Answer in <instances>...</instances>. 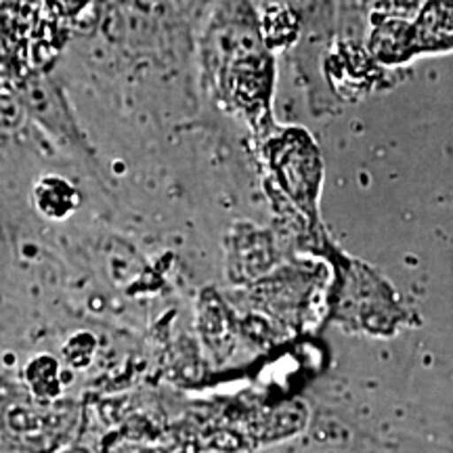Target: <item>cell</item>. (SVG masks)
Instances as JSON below:
<instances>
[{
  "label": "cell",
  "mask_w": 453,
  "mask_h": 453,
  "mask_svg": "<svg viewBox=\"0 0 453 453\" xmlns=\"http://www.w3.org/2000/svg\"><path fill=\"white\" fill-rule=\"evenodd\" d=\"M413 36L420 47H445L453 41V0H424Z\"/></svg>",
  "instance_id": "obj_1"
},
{
  "label": "cell",
  "mask_w": 453,
  "mask_h": 453,
  "mask_svg": "<svg viewBox=\"0 0 453 453\" xmlns=\"http://www.w3.org/2000/svg\"><path fill=\"white\" fill-rule=\"evenodd\" d=\"M254 3H277L294 11L303 21V34L307 36H326L338 15L340 0H254Z\"/></svg>",
  "instance_id": "obj_2"
}]
</instances>
